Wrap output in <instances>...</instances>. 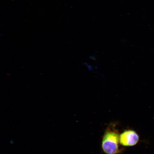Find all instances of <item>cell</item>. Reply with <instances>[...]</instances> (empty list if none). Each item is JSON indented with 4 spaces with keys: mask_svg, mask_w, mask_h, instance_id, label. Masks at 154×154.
Masks as SVG:
<instances>
[{
    "mask_svg": "<svg viewBox=\"0 0 154 154\" xmlns=\"http://www.w3.org/2000/svg\"><path fill=\"white\" fill-rule=\"evenodd\" d=\"M120 134L114 125L108 126L101 142L102 149L106 154H119L121 152Z\"/></svg>",
    "mask_w": 154,
    "mask_h": 154,
    "instance_id": "6da1fadb",
    "label": "cell"
},
{
    "mask_svg": "<svg viewBox=\"0 0 154 154\" xmlns=\"http://www.w3.org/2000/svg\"><path fill=\"white\" fill-rule=\"evenodd\" d=\"M140 136L135 131L126 130L120 134V143L125 147H132L139 142Z\"/></svg>",
    "mask_w": 154,
    "mask_h": 154,
    "instance_id": "7a4b0ae2",
    "label": "cell"
}]
</instances>
